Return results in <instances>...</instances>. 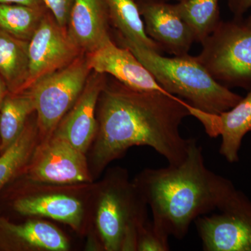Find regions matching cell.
Listing matches in <instances>:
<instances>
[{
	"mask_svg": "<svg viewBox=\"0 0 251 251\" xmlns=\"http://www.w3.org/2000/svg\"><path fill=\"white\" fill-rule=\"evenodd\" d=\"M34 112V101L27 92L6 96L0 110V153L17 139Z\"/></svg>",
	"mask_w": 251,
	"mask_h": 251,
	"instance_id": "obj_20",
	"label": "cell"
},
{
	"mask_svg": "<svg viewBox=\"0 0 251 251\" xmlns=\"http://www.w3.org/2000/svg\"><path fill=\"white\" fill-rule=\"evenodd\" d=\"M105 0H74L67 29L73 42L88 53L110 40Z\"/></svg>",
	"mask_w": 251,
	"mask_h": 251,
	"instance_id": "obj_16",
	"label": "cell"
},
{
	"mask_svg": "<svg viewBox=\"0 0 251 251\" xmlns=\"http://www.w3.org/2000/svg\"><path fill=\"white\" fill-rule=\"evenodd\" d=\"M120 41L148 69L163 90L183 99L193 108L219 114L232 108L242 99V96L217 82L195 56L187 54L163 57L121 35Z\"/></svg>",
	"mask_w": 251,
	"mask_h": 251,
	"instance_id": "obj_3",
	"label": "cell"
},
{
	"mask_svg": "<svg viewBox=\"0 0 251 251\" xmlns=\"http://www.w3.org/2000/svg\"><path fill=\"white\" fill-rule=\"evenodd\" d=\"M176 1H177V2H179V1H185V0H176Z\"/></svg>",
	"mask_w": 251,
	"mask_h": 251,
	"instance_id": "obj_29",
	"label": "cell"
},
{
	"mask_svg": "<svg viewBox=\"0 0 251 251\" xmlns=\"http://www.w3.org/2000/svg\"><path fill=\"white\" fill-rule=\"evenodd\" d=\"M133 183L151 209L155 229L178 240L187 235L198 218L217 211L236 189L230 180L206 166L195 138L182 163L145 168Z\"/></svg>",
	"mask_w": 251,
	"mask_h": 251,
	"instance_id": "obj_2",
	"label": "cell"
},
{
	"mask_svg": "<svg viewBox=\"0 0 251 251\" xmlns=\"http://www.w3.org/2000/svg\"><path fill=\"white\" fill-rule=\"evenodd\" d=\"M23 173L28 181L41 184H90L94 179L86 153L54 133L39 142Z\"/></svg>",
	"mask_w": 251,
	"mask_h": 251,
	"instance_id": "obj_9",
	"label": "cell"
},
{
	"mask_svg": "<svg viewBox=\"0 0 251 251\" xmlns=\"http://www.w3.org/2000/svg\"><path fill=\"white\" fill-rule=\"evenodd\" d=\"M44 15V7L0 4V31L29 41Z\"/></svg>",
	"mask_w": 251,
	"mask_h": 251,
	"instance_id": "obj_22",
	"label": "cell"
},
{
	"mask_svg": "<svg viewBox=\"0 0 251 251\" xmlns=\"http://www.w3.org/2000/svg\"><path fill=\"white\" fill-rule=\"evenodd\" d=\"M170 249L169 238L158 232L151 221H148L138 230L136 251H169Z\"/></svg>",
	"mask_w": 251,
	"mask_h": 251,
	"instance_id": "obj_23",
	"label": "cell"
},
{
	"mask_svg": "<svg viewBox=\"0 0 251 251\" xmlns=\"http://www.w3.org/2000/svg\"><path fill=\"white\" fill-rule=\"evenodd\" d=\"M244 22L245 23L246 25H247L248 27H249L250 29H251V14L249 16V17H248L246 21H244Z\"/></svg>",
	"mask_w": 251,
	"mask_h": 251,
	"instance_id": "obj_28",
	"label": "cell"
},
{
	"mask_svg": "<svg viewBox=\"0 0 251 251\" xmlns=\"http://www.w3.org/2000/svg\"><path fill=\"white\" fill-rule=\"evenodd\" d=\"M39 143L36 121L26 124L22 133L0 154V192L15 176L23 173Z\"/></svg>",
	"mask_w": 251,
	"mask_h": 251,
	"instance_id": "obj_19",
	"label": "cell"
},
{
	"mask_svg": "<svg viewBox=\"0 0 251 251\" xmlns=\"http://www.w3.org/2000/svg\"><path fill=\"white\" fill-rule=\"evenodd\" d=\"M105 87L103 74L96 73L95 76L88 79L80 97L54 132L85 153L92 146L97 134L96 110Z\"/></svg>",
	"mask_w": 251,
	"mask_h": 251,
	"instance_id": "obj_14",
	"label": "cell"
},
{
	"mask_svg": "<svg viewBox=\"0 0 251 251\" xmlns=\"http://www.w3.org/2000/svg\"><path fill=\"white\" fill-rule=\"evenodd\" d=\"M32 189L18 196L13 208L24 216H38L67 225L77 233L83 234L87 226L85 196L90 184L56 185L31 182Z\"/></svg>",
	"mask_w": 251,
	"mask_h": 251,
	"instance_id": "obj_7",
	"label": "cell"
},
{
	"mask_svg": "<svg viewBox=\"0 0 251 251\" xmlns=\"http://www.w3.org/2000/svg\"><path fill=\"white\" fill-rule=\"evenodd\" d=\"M6 85L2 77L0 75V110H1V105L4 101L5 97L6 96Z\"/></svg>",
	"mask_w": 251,
	"mask_h": 251,
	"instance_id": "obj_27",
	"label": "cell"
},
{
	"mask_svg": "<svg viewBox=\"0 0 251 251\" xmlns=\"http://www.w3.org/2000/svg\"><path fill=\"white\" fill-rule=\"evenodd\" d=\"M29 41L0 31V75L11 93L23 92L29 71Z\"/></svg>",
	"mask_w": 251,
	"mask_h": 251,
	"instance_id": "obj_17",
	"label": "cell"
},
{
	"mask_svg": "<svg viewBox=\"0 0 251 251\" xmlns=\"http://www.w3.org/2000/svg\"><path fill=\"white\" fill-rule=\"evenodd\" d=\"M148 205L126 170H110L97 185L95 226L106 251H136L138 230L149 221Z\"/></svg>",
	"mask_w": 251,
	"mask_h": 251,
	"instance_id": "obj_4",
	"label": "cell"
},
{
	"mask_svg": "<svg viewBox=\"0 0 251 251\" xmlns=\"http://www.w3.org/2000/svg\"><path fill=\"white\" fill-rule=\"evenodd\" d=\"M174 6L180 17L191 28L196 42L202 44L221 21L219 0H185Z\"/></svg>",
	"mask_w": 251,
	"mask_h": 251,
	"instance_id": "obj_21",
	"label": "cell"
},
{
	"mask_svg": "<svg viewBox=\"0 0 251 251\" xmlns=\"http://www.w3.org/2000/svg\"><path fill=\"white\" fill-rule=\"evenodd\" d=\"M44 4L50 11L56 22L67 28L68 20L74 0H44Z\"/></svg>",
	"mask_w": 251,
	"mask_h": 251,
	"instance_id": "obj_24",
	"label": "cell"
},
{
	"mask_svg": "<svg viewBox=\"0 0 251 251\" xmlns=\"http://www.w3.org/2000/svg\"><path fill=\"white\" fill-rule=\"evenodd\" d=\"M0 4L23 5L36 8H42L45 6L44 0H0Z\"/></svg>",
	"mask_w": 251,
	"mask_h": 251,
	"instance_id": "obj_26",
	"label": "cell"
},
{
	"mask_svg": "<svg viewBox=\"0 0 251 251\" xmlns=\"http://www.w3.org/2000/svg\"><path fill=\"white\" fill-rule=\"evenodd\" d=\"M91 71L87 57L80 54L66 67L43 77L25 91L34 101L39 142L53 134L85 88Z\"/></svg>",
	"mask_w": 251,
	"mask_h": 251,
	"instance_id": "obj_6",
	"label": "cell"
},
{
	"mask_svg": "<svg viewBox=\"0 0 251 251\" xmlns=\"http://www.w3.org/2000/svg\"><path fill=\"white\" fill-rule=\"evenodd\" d=\"M87 58L91 70L103 75L110 74L131 90L169 94L129 49L118 47L111 39L90 52Z\"/></svg>",
	"mask_w": 251,
	"mask_h": 251,
	"instance_id": "obj_12",
	"label": "cell"
},
{
	"mask_svg": "<svg viewBox=\"0 0 251 251\" xmlns=\"http://www.w3.org/2000/svg\"><path fill=\"white\" fill-rule=\"evenodd\" d=\"M227 2L235 19H242L244 15L251 9V0H227Z\"/></svg>",
	"mask_w": 251,
	"mask_h": 251,
	"instance_id": "obj_25",
	"label": "cell"
},
{
	"mask_svg": "<svg viewBox=\"0 0 251 251\" xmlns=\"http://www.w3.org/2000/svg\"><path fill=\"white\" fill-rule=\"evenodd\" d=\"M120 86L104 89L99 100L97 134L89 166L97 177L111 162L130 148L147 146L170 165L182 163L191 138L180 133L190 115L183 99L158 92H140Z\"/></svg>",
	"mask_w": 251,
	"mask_h": 251,
	"instance_id": "obj_1",
	"label": "cell"
},
{
	"mask_svg": "<svg viewBox=\"0 0 251 251\" xmlns=\"http://www.w3.org/2000/svg\"><path fill=\"white\" fill-rule=\"evenodd\" d=\"M0 247L10 251H67L70 244L62 231L39 220L14 224L0 217Z\"/></svg>",
	"mask_w": 251,
	"mask_h": 251,
	"instance_id": "obj_15",
	"label": "cell"
},
{
	"mask_svg": "<svg viewBox=\"0 0 251 251\" xmlns=\"http://www.w3.org/2000/svg\"><path fill=\"white\" fill-rule=\"evenodd\" d=\"M194 221L204 251H251V200L236 188L217 210Z\"/></svg>",
	"mask_w": 251,
	"mask_h": 251,
	"instance_id": "obj_8",
	"label": "cell"
},
{
	"mask_svg": "<svg viewBox=\"0 0 251 251\" xmlns=\"http://www.w3.org/2000/svg\"><path fill=\"white\" fill-rule=\"evenodd\" d=\"M187 108L190 115L201 122L210 138L221 137L220 154L229 163L239 161L243 139L251 132V89L234 107L219 114L203 112L188 103Z\"/></svg>",
	"mask_w": 251,
	"mask_h": 251,
	"instance_id": "obj_11",
	"label": "cell"
},
{
	"mask_svg": "<svg viewBox=\"0 0 251 251\" xmlns=\"http://www.w3.org/2000/svg\"><path fill=\"white\" fill-rule=\"evenodd\" d=\"M138 6L147 34L162 50L175 56L188 54L196 40L174 4L164 0H144Z\"/></svg>",
	"mask_w": 251,
	"mask_h": 251,
	"instance_id": "obj_13",
	"label": "cell"
},
{
	"mask_svg": "<svg viewBox=\"0 0 251 251\" xmlns=\"http://www.w3.org/2000/svg\"><path fill=\"white\" fill-rule=\"evenodd\" d=\"M195 56L221 85L251 89V29L242 19L221 21Z\"/></svg>",
	"mask_w": 251,
	"mask_h": 251,
	"instance_id": "obj_5",
	"label": "cell"
},
{
	"mask_svg": "<svg viewBox=\"0 0 251 251\" xmlns=\"http://www.w3.org/2000/svg\"><path fill=\"white\" fill-rule=\"evenodd\" d=\"M105 2L109 18L120 31V35L161 53L163 50L145 31L139 6L134 0H105Z\"/></svg>",
	"mask_w": 251,
	"mask_h": 251,
	"instance_id": "obj_18",
	"label": "cell"
},
{
	"mask_svg": "<svg viewBox=\"0 0 251 251\" xmlns=\"http://www.w3.org/2000/svg\"><path fill=\"white\" fill-rule=\"evenodd\" d=\"M81 52L67 29L61 27L54 17L44 15L28 44L29 71L22 92L43 77L72 63Z\"/></svg>",
	"mask_w": 251,
	"mask_h": 251,
	"instance_id": "obj_10",
	"label": "cell"
}]
</instances>
